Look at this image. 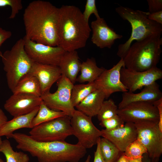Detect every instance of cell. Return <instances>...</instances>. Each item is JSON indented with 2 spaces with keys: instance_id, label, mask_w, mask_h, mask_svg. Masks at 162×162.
<instances>
[{
  "instance_id": "6da1fadb",
  "label": "cell",
  "mask_w": 162,
  "mask_h": 162,
  "mask_svg": "<svg viewBox=\"0 0 162 162\" xmlns=\"http://www.w3.org/2000/svg\"><path fill=\"white\" fill-rule=\"evenodd\" d=\"M59 8L49 2L35 0L24 10L23 19L26 38L52 46H58Z\"/></svg>"
},
{
  "instance_id": "7a4b0ae2",
  "label": "cell",
  "mask_w": 162,
  "mask_h": 162,
  "mask_svg": "<svg viewBox=\"0 0 162 162\" xmlns=\"http://www.w3.org/2000/svg\"><path fill=\"white\" fill-rule=\"evenodd\" d=\"M17 142L16 148L28 152L38 162H79L86 149L77 143L65 141L42 142L25 134L13 133L11 136Z\"/></svg>"
},
{
  "instance_id": "3957f363",
  "label": "cell",
  "mask_w": 162,
  "mask_h": 162,
  "mask_svg": "<svg viewBox=\"0 0 162 162\" xmlns=\"http://www.w3.org/2000/svg\"><path fill=\"white\" fill-rule=\"evenodd\" d=\"M58 46L66 51L84 47L91 30L82 13L74 5H64L59 8Z\"/></svg>"
},
{
  "instance_id": "277c9868",
  "label": "cell",
  "mask_w": 162,
  "mask_h": 162,
  "mask_svg": "<svg viewBox=\"0 0 162 162\" xmlns=\"http://www.w3.org/2000/svg\"><path fill=\"white\" fill-rule=\"evenodd\" d=\"M115 11L123 20L131 25V33L128 40L118 47L117 55L123 58L134 41H138L154 35L161 36L162 25L149 19L148 12L119 6Z\"/></svg>"
},
{
  "instance_id": "5b68a950",
  "label": "cell",
  "mask_w": 162,
  "mask_h": 162,
  "mask_svg": "<svg viewBox=\"0 0 162 162\" xmlns=\"http://www.w3.org/2000/svg\"><path fill=\"white\" fill-rule=\"evenodd\" d=\"M162 38L151 36L136 41L131 45L123 58L124 67L142 71L157 67L162 52Z\"/></svg>"
},
{
  "instance_id": "8992f818",
  "label": "cell",
  "mask_w": 162,
  "mask_h": 162,
  "mask_svg": "<svg viewBox=\"0 0 162 162\" xmlns=\"http://www.w3.org/2000/svg\"><path fill=\"white\" fill-rule=\"evenodd\" d=\"M24 39L17 40L10 49L3 53L2 61L7 84L12 91L24 75L29 73L34 62L25 49Z\"/></svg>"
},
{
  "instance_id": "52a82bcc",
  "label": "cell",
  "mask_w": 162,
  "mask_h": 162,
  "mask_svg": "<svg viewBox=\"0 0 162 162\" xmlns=\"http://www.w3.org/2000/svg\"><path fill=\"white\" fill-rule=\"evenodd\" d=\"M71 117L65 115L35 126L29 132L31 137L42 142L65 141L73 135Z\"/></svg>"
},
{
  "instance_id": "ba28073f",
  "label": "cell",
  "mask_w": 162,
  "mask_h": 162,
  "mask_svg": "<svg viewBox=\"0 0 162 162\" xmlns=\"http://www.w3.org/2000/svg\"><path fill=\"white\" fill-rule=\"evenodd\" d=\"M92 118L75 110L70 120L73 135L78 140L77 144L86 149L97 145L101 136V130L94 125Z\"/></svg>"
},
{
  "instance_id": "9c48e42d",
  "label": "cell",
  "mask_w": 162,
  "mask_h": 162,
  "mask_svg": "<svg viewBox=\"0 0 162 162\" xmlns=\"http://www.w3.org/2000/svg\"><path fill=\"white\" fill-rule=\"evenodd\" d=\"M57 90L50 92L40 96L42 101L50 108L63 112L71 117L75 110L71 101V95L74 84L64 76L62 75L57 82Z\"/></svg>"
},
{
  "instance_id": "30bf717a",
  "label": "cell",
  "mask_w": 162,
  "mask_h": 162,
  "mask_svg": "<svg viewBox=\"0 0 162 162\" xmlns=\"http://www.w3.org/2000/svg\"><path fill=\"white\" fill-rule=\"evenodd\" d=\"M139 140L147 150L152 158H159L162 154V132L158 122L145 120L134 123Z\"/></svg>"
},
{
  "instance_id": "8fae6325",
  "label": "cell",
  "mask_w": 162,
  "mask_h": 162,
  "mask_svg": "<svg viewBox=\"0 0 162 162\" xmlns=\"http://www.w3.org/2000/svg\"><path fill=\"white\" fill-rule=\"evenodd\" d=\"M25 49L28 55L35 62L58 66L66 52L59 46H52L38 43L24 37Z\"/></svg>"
},
{
  "instance_id": "7c38bea8",
  "label": "cell",
  "mask_w": 162,
  "mask_h": 162,
  "mask_svg": "<svg viewBox=\"0 0 162 162\" xmlns=\"http://www.w3.org/2000/svg\"><path fill=\"white\" fill-rule=\"evenodd\" d=\"M121 81L128 91L134 92L149 85L162 78V70L156 67L139 71L122 67L120 70Z\"/></svg>"
},
{
  "instance_id": "4fadbf2b",
  "label": "cell",
  "mask_w": 162,
  "mask_h": 162,
  "mask_svg": "<svg viewBox=\"0 0 162 162\" xmlns=\"http://www.w3.org/2000/svg\"><path fill=\"white\" fill-rule=\"evenodd\" d=\"M118 115L124 122L133 123L148 120L158 122V109L152 103L135 102L130 103L121 109H118Z\"/></svg>"
},
{
  "instance_id": "5bb4252c",
  "label": "cell",
  "mask_w": 162,
  "mask_h": 162,
  "mask_svg": "<svg viewBox=\"0 0 162 162\" xmlns=\"http://www.w3.org/2000/svg\"><path fill=\"white\" fill-rule=\"evenodd\" d=\"M123 67H124L123 59L120 58L112 68L105 69L94 81L97 89L104 93L105 99L116 92L128 91L121 80L120 70Z\"/></svg>"
},
{
  "instance_id": "9a60e30c",
  "label": "cell",
  "mask_w": 162,
  "mask_h": 162,
  "mask_svg": "<svg viewBox=\"0 0 162 162\" xmlns=\"http://www.w3.org/2000/svg\"><path fill=\"white\" fill-rule=\"evenodd\" d=\"M40 97L26 93L13 94L6 101L4 108L13 117L29 113L39 106Z\"/></svg>"
},
{
  "instance_id": "2e32d148",
  "label": "cell",
  "mask_w": 162,
  "mask_h": 162,
  "mask_svg": "<svg viewBox=\"0 0 162 162\" xmlns=\"http://www.w3.org/2000/svg\"><path fill=\"white\" fill-rule=\"evenodd\" d=\"M101 131V136L109 140L122 152L137 139L136 128L134 123L131 122H125L123 126L113 130L103 129Z\"/></svg>"
},
{
  "instance_id": "e0dca14e",
  "label": "cell",
  "mask_w": 162,
  "mask_h": 162,
  "mask_svg": "<svg viewBox=\"0 0 162 162\" xmlns=\"http://www.w3.org/2000/svg\"><path fill=\"white\" fill-rule=\"evenodd\" d=\"M91 27L92 31L91 40L100 48H110L116 40L123 37L110 27L104 18L100 17L92 22Z\"/></svg>"
},
{
  "instance_id": "ac0fdd59",
  "label": "cell",
  "mask_w": 162,
  "mask_h": 162,
  "mask_svg": "<svg viewBox=\"0 0 162 162\" xmlns=\"http://www.w3.org/2000/svg\"><path fill=\"white\" fill-rule=\"evenodd\" d=\"M29 73L35 76L40 83L41 95L50 92L52 85L62 75L58 66L34 62Z\"/></svg>"
},
{
  "instance_id": "d6986e66",
  "label": "cell",
  "mask_w": 162,
  "mask_h": 162,
  "mask_svg": "<svg viewBox=\"0 0 162 162\" xmlns=\"http://www.w3.org/2000/svg\"><path fill=\"white\" fill-rule=\"evenodd\" d=\"M162 98V92L159 85L155 82L143 88L140 92L135 93L127 91L123 92L122 99L118 106L121 109L128 104L135 102H148L153 103Z\"/></svg>"
},
{
  "instance_id": "ffe728a7",
  "label": "cell",
  "mask_w": 162,
  "mask_h": 162,
  "mask_svg": "<svg viewBox=\"0 0 162 162\" xmlns=\"http://www.w3.org/2000/svg\"><path fill=\"white\" fill-rule=\"evenodd\" d=\"M81 63L76 50L66 51L58 66L62 75L67 77L74 85L80 71Z\"/></svg>"
},
{
  "instance_id": "44dd1931",
  "label": "cell",
  "mask_w": 162,
  "mask_h": 162,
  "mask_svg": "<svg viewBox=\"0 0 162 162\" xmlns=\"http://www.w3.org/2000/svg\"><path fill=\"white\" fill-rule=\"evenodd\" d=\"M39 107L29 113L14 117L12 119L8 121L0 128V137L5 136L8 139L17 130L22 128H32V121L37 114Z\"/></svg>"
},
{
  "instance_id": "7402d4cb",
  "label": "cell",
  "mask_w": 162,
  "mask_h": 162,
  "mask_svg": "<svg viewBox=\"0 0 162 162\" xmlns=\"http://www.w3.org/2000/svg\"><path fill=\"white\" fill-rule=\"evenodd\" d=\"M105 99L104 93L96 89L89 94L75 107L77 110L92 118L97 116Z\"/></svg>"
},
{
  "instance_id": "603a6c76",
  "label": "cell",
  "mask_w": 162,
  "mask_h": 162,
  "mask_svg": "<svg viewBox=\"0 0 162 162\" xmlns=\"http://www.w3.org/2000/svg\"><path fill=\"white\" fill-rule=\"evenodd\" d=\"M13 94L26 93L40 97V86L37 78L28 73L23 76L12 91Z\"/></svg>"
},
{
  "instance_id": "cb8c5ba5",
  "label": "cell",
  "mask_w": 162,
  "mask_h": 162,
  "mask_svg": "<svg viewBox=\"0 0 162 162\" xmlns=\"http://www.w3.org/2000/svg\"><path fill=\"white\" fill-rule=\"evenodd\" d=\"M105 69L103 68L98 67L94 59L88 58L82 63L81 74L77 77L76 82L80 83L94 82Z\"/></svg>"
},
{
  "instance_id": "d4e9b609",
  "label": "cell",
  "mask_w": 162,
  "mask_h": 162,
  "mask_svg": "<svg viewBox=\"0 0 162 162\" xmlns=\"http://www.w3.org/2000/svg\"><path fill=\"white\" fill-rule=\"evenodd\" d=\"M67 115L64 112L57 111L49 108L42 101L38 112L33 118L32 125L34 127L58 118Z\"/></svg>"
},
{
  "instance_id": "484cf974",
  "label": "cell",
  "mask_w": 162,
  "mask_h": 162,
  "mask_svg": "<svg viewBox=\"0 0 162 162\" xmlns=\"http://www.w3.org/2000/svg\"><path fill=\"white\" fill-rule=\"evenodd\" d=\"M97 89L94 82L74 85L71 93V101L74 107L91 93Z\"/></svg>"
},
{
  "instance_id": "4316f807",
  "label": "cell",
  "mask_w": 162,
  "mask_h": 162,
  "mask_svg": "<svg viewBox=\"0 0 162 162\" xmlns=\"http://www.w3.org/2000/svg\"><path fill=\"white\" fill-rule=\"evenodd\" d=\"M99 147L101 155L104 162H116L123 153L104 137L100 139Z\"/></svg>"
},
{
  "instance_id": "83f0119b",
  "label": "cell",
  "mask_w": 162,
  "mask_h": 162,
  "mask_svg": "<svg viewBox=\"0 0 162 162\" xmlns=\"http://www.w3.org/2000/svg\"><path fill=\"white\" fill-rule=\"evenodd\" d=\"M0 152L4 155L6 162H29V157L26 154L22 152L15 151L8 139L2 141Z\"/></svg>"
},
{
  "instance_id": "f1b7e54d",
  "label": "cell",
  "mask_w": 162,
  "mask_h": 162,
  "mask_svg": "<svg viewBox=\"0 0 162 162\" xmlns=\"http://www.w3.org/2000/svg\"><path fill=\"white\" fill-rule=\"evenodd\" d=\"M118 106L112 99L104 100L97 115L100 122L111 118L118 115Z\"/></svg>"
},
{
  "instance_id": "f546056e",
  "label": "cell",
  "mask_w": 162,
  "mask_h": 162,
  "mask_svg": "<svg viewBox=\"0 0 162 162\" xmlns=\"http://www.w3.org/2000/svg\"><path fill=\"white\" fill-rule=\"evenodd\" d=\"M146 153H147L146 148L137 139L126 147L123 153L127 157L136 158L142 157Z\"/></svg>"
},
{
  "instance_id": "4dcf8cb0",
  "label": "cell",
  "mask_w": 162,
  "mask_h": 162,
  "mask_svg": "<svg viewBox=\"0 0 162 162\" xmlns=\"http://www.w3.org/2000/svg\"><path fill=\"white\" fill-rule=\"evenodd\" d=\"M124 122L118 115L100 122L99 125L107 130H113L123 126Z\"/></svg>"
},
{
  "instance_id": "1f68e13d",
  "label": "cell",
  "mask_w": 162,
  "mask_h": 162,
  "mask_svg": "<svg viewBox=\"0 0 162 162\" xmlns=\"http://www.w3.org/2000/svg\"><path fill=\"white\" fill-rule=\"evenodd\" d=\"M9 6L11 9L9 18L13 19L21 10L23 6L21 0H0V7Z\"/></svg>"
},
{
  "instance_id": "d6a6232c",
  "label": "cell",
  "mask_w": 162,
  "mask_h": 162,
  "mask_svg": "<svg viewBox=\"0 0 162 162\" xmlns=\"http://www.w3.org/2000/svg\"><path fill=\"white\" fill-rule=\"evenodd\" d=\"M92 14L96 18L100 17L96 5L95 0H87L85 5V10L82 13L83 17L85 21L88 23L89 19Z\"/></svg>"
},
{
  "instance_id": "836d02e7",
  "label": "cell",
  "mask_w": 162,
  "mask_h": 162,
  "mask_svg": "<svg viewBox=\"0 0 162 162\" xmlns=\"http://www.w3.org/2000/svg\"><path fill=\"white\" fill-rule=\"evenodd\" d=\"M148 12L152 13L162 11V0H147Z\"/></svg>"
},
{
  "instance_id": "e575fe53",
  "label": "cell",
  "mask_w": 162,
  "mask_h": 162,
  "mask_svg": "<svg viewBox=\"0 0 162 162\" xmlns=\"http://www.w3.org/2000/svg\"><path fill=\"white\" fill-rule=\"evenodd\" d=\"M11 32L0 27V49L2 44L12 36ZM3 53L0 50V57H2Z\"/></svg>"
},
{
  "instance_id": "d590c367",
  "label": "cell",
  "mask_w": 162,
  "mask_h": 162,
  "mask_svg": "<svg viewBox=\"0 0 162 162\" xmlns=\"http://www.w3.org/2000/svg\"><path fill=\"white\" fill-rule=\"evenodd\" d=\"M152 104L158 109L159 115L158 125L160 131L162 132V98Z\"/></svg>"
},
{
  "instance_id": "8d00e7d4",
  "label": "cell",
  "mask_w": 162,
  "mask_h": 162,
  "mask_svg": "<svg viewBox=\"0 0 162 162\" xmlns=\"http://www.w3.org/2000/svg\"><path fill=\"white\" fill-rule=\"evenodd\" d=\"M148 17L150 20L162 25V11L152 13L148 12Z\"/></svg>"
},
{
  "instance_id": "74e56055",
  "label": "cell",
  "mask_w": 162,
  "mask_h": 162,
  "mask_svg": "<svg viewBox=\"0 0 162 162\" xmlns=\"http://www.w3.org/2000/svg\"><path fill=\"white\" fill-rule=\"evenodd\" d=\"M100 138L99 139L97 144L96 149L94 153L93 162H104L101 157L100 149L99 140Z\"/></svg>"
},
{
  "instance_id": "f35d334b",
  "label": "cell",
  "mask_w": 162,
  "mask_h": 162,
  "mask_svg": "<svg viewBox=\"0 0 162 162\" xmlns=\"http://www.w3.org/2000/svg\"><path fill=\"white\" fill-rule=\"evenodd\" d=\"M159 158H152L148 155L147 153L143 154L142 156V162H158Z\"/></svg>"
},
{
  "instance_id": "ab89813d",
  "label": "cell",
  "mask_w": 162,
  "mask_h": 162,
  "mask_svg": "<svg viewBox=\"0 0 162 162\" xmlns=\"http://www.w3.org/2000/svg\"><path fill=\"white\" fill-rule=\"evenodd\" d=\"M8 121L7 116L3 110L0 108V128Z\"/></svg>"
},
{
  "instance_id": "60d3db41",
  "label": "cell",
  "mask_w": 162,
  "mask_h": 162,
  "mask_svg": "<svg viewBox=\"0 0 162 162\" xmlns=\"http://www.w3.org/2000/svg\"><path fill=\"white\" fill-rule=\"evenodd\" d=\"M124 155L127 162H142V157L136 158H133L127 157Z\"/></svg>"
},
{
  "instance_id": "b9f144b4",
  "label": "cell",
  "mask_w": 162,
  "mask_h": 162,
  "mask_svg": "<svg viewBox=\"0 0 162 162\" xmlns=\"http://www.w3.org/2000/svg\"><path fill=\"white\" fill-rule=\"evenodd\" d=\"M116 162H127L125 159L123 153Z\"/></svg>"
},
{
  "instance_id": "7bdbcfd3",
  "label": "cell",
  "mask_w": 162,
  "mask_h": 162,
  "mask_svg": "<svg viewBox=\"0 0 162 162\" xmlns=\"http://www.w3.org/2000/svg\"><path fill=\"white\" fill-rule=\"evenodd\" d=\"M91 159V156L90 155H88L85 162H90Z\"/></svg>"
},
{
  "instance_id": "ee69618b",
  "label": "cell",
  "mask_w": 162,
  "mask_h": 162,
  "mask_svg": "<svg viewBox=\"0 0 162 162\" xmlns=\"http://www.w3.org/2000/svg\"><path fill=\"white\" fill-rule=\"evenodd\" d=\"M2 139H1V137H0V146L2 143Z\"/></svg>"
},
{
  "instance_id": "f6af8a7d",
  "label": "cell",
  "mask_w": 162,
  "mask_h": 162,
  "mask_svg": "<svg viewBox=\"0 0 162 162\" xmlns=\"http://www.w3.org/2000/svg\"><path fill=\"white\" fill-rule=\"evenodd\" d=\"M0 162H4L3 161L2 159L0 158Z\"/></svg>"
}]
</instances>
